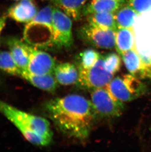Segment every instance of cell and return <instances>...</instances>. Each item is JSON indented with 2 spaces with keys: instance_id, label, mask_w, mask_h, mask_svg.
Segmentation results:
<instances>
[{
  "instance_id": "cell-10",
  "label": "cell",
  "mask_w": 151,
  "mask_h": 152,
  "mask_svg": "<svg viewBox=\"0 0 151 152\" xmlns=\"http://www.w3.org/2000/svg\"><path fill=\"white\" fill-rule=\"evenodd\" d=\"M20 77L36 87L52 93L55 92L59 85L54 74L35 75L24 70H22Z\"/></svg>"
},
{
  "instance_id": "cell-8",
  "label": "cell",
  "mask_w": 151,
  "mask_h": 152,
  "mask_svg": "<svg viewBox=\"0 0 151 152\" xmlns=\"http://www.w3.org/2000/svg\"><path fill=\"white\" fill-rule=\"evenodd\" d=\"M29 54V62L27 71L35 75L53 74L56 61L49 54L25 43Z\"/></svg>"
},
{
  "instance_id": "cell-5",
  "label": "cell",
  "mask_w": 151,
  "mask_h": 152,
  "mask_svg": "<svg viewBox=\"0 0 151 152\" xmlns=\"http://www.w3.org/2000/svg\"><path fill=\"white\" fill-rule=\"evenodd\" d=\"M91 102L97 115L106 117H119L124 109V103L116 99L104 87L94 89L91 92Z\"/></svg>"
},
{
  "instance_id": "cell-17",
  "label": "cell",
  "mask_w": 151,
  "mask_h": 152,
  "mask_svg": "<svg viewBox=\"0 0 151 152\" xmlns=\"http://www.w3.org/2000/svg\"><path fill=\"white\" fill-rule=\"evenodd\" d=\"M120 56L130 74L140 78L142 71V65L136 49L128 50Z\"/></svg>"
},
{
  "instance_id": "cell-25",
  "label": "cell",
  "mask_w": 151,
  "mask_h": 152,
  "mask_svg": "<svg viewBox=\"0 0 151 152\" xmlns=\"http://www.w3.org/2000/svg\"><path fill=\"white\" fill-rule=\"evenodd\" d=\"M115 1H118L119 3H122V4H125L127 1V0H115Z\"/></svg>"
},
{
  "instance_id": "cell-15",
  "label": "cell",
  "mask_w": 151,
  "mask_h": 152,
  "mask_svg": "<svg viewBox=\"0 0 151 152\" xmlns=\"http://www.w3.org/2000/svg\"><path fill=\"white\" fill-rule=\"evenodd\" d=\"M123 4L115 0H91L84 7L83 16L100 12L114 13Z\"/></svg>"
},
{
  "instance_id": "cell-23",
  "label": "cell",
  "mask_w": 151,
  "mask_h": 152,
  "mask_svg": "<svg viewBox=\"0 0 151 152\" xmlns=\"http://www.w3.org/2000/svg\"><path fill=\"white\" fill-rule=\"evenodd\" d=\"M127 3L139 15L151 10V0H127Z\"/></svg>"
},
{
  "instance_id": "cell-16",
  "label": "cell",
  "mask_w": 151,
  "mask_h": 152,
  "mask_svg": "<svg viewBox=\"0 0 151 152\" xmlns=\"http://www.w3.org/2000/svg\"><path fill=\"white\" fill-rule=\"evenodd\" d=\"M117 29L120 28L134 27V20L139 16L127 3L124 4L114 13Z\"/></svg>"
},
{
  "instance_id": "cell-7",
  "label": "cell",
  "mask_w": 151,
  "mask_h": 152,
  "mask_svg": "<svg viewBox=\"0 0 151 152\" xmlns=\"http://www.w3.org/2000/svg\"><path fill=\"white\" fill-rule=\"evenodd\" d=\"M116 31L88 23L81 28L80 34L85 41L93 46L111 49L115 48Z\"/></svg>"
},
{
  "instance_id": "cell-18",
  "label": "cell",
  "mask_w": 151,
  "mask_h": 152,
  "mask_svg": "<svg viewBox=\"0 0 151 152\" xmlns=\"http://www.w3.org/2000/svg\"><path fill=\"white\" fill-rule=\"evenodd\" d=\"M88 23L106 29L116 31L117 26L114 18V13L100 12L86 16Z\"/></svg>"
},
{
  "instance_id": "cell-13",
  "label": "cell",
  "mask_w": 151,
  "mask_h": 152,
  "mask_svg": "<svg viewBox=\"0 0 151 152\" xmlns=\"http://www.w3.org/2000/svg\"><path fill=\"white\" fill-rule=\"evenodd\" d=\"M53 74L58 83L64 86L74 84L78 79V69L74 64L70 63L57 65Z\"/></svg>"
},
{
  "instance_id": "cell-1",
  "label": "cell",
  "mask_w": 151,
  "mask_h": 152,
  "mask_svg": "<svg viewBox=\"0 0 151 152\" xmlns=\"http://www.w3.org/2000/svg\"><path fill=\"white\" fill-rule=\"evenodd\" d=\"M45 108L60 132L80 140L89 137L97 116L91 101L77 94L51 99Z\"/></svg>"
},
{
  "instance_id": "cell-2",
  "label": "cell",
  "mask_w": 151,
  "mask_h": 152,
  "mask_svg": "<svg viewBox=\"0 0 151 152\" xmlns=\"http://www.w3.org/2000/svg\"><path fill=\"white\" fill-rule=\"evenodd\" d=\"M0 112L12 122L27 140L33 145L51 143L53 132L47 119L20 110L0 99Z\"/></svg>"
},
{
  "instance_id": "cell-21",
  "label": "cell",
  "mask_w": 151,
  "mask_h": 152,
  "mask_svg": "<svg viewBox=\"0 0 151 152\" xmlns=\"http://www.w3.org/2000/svg\"><path fill=\"white\" fill-rule=\"evenodd\" d=\"M53 6H47L43 7V9L38 11L37 15L31 21V22L44 25L53 31Z\"/></svg>"
},
{
  "instance_id": "cell-20",
  "label": "cell",
  "mask_w": 151,
  "mask_h": 152,
  "mask_svg": "<svg viewBox=\"0 0 151 152\" xmlns=\"http://www.w3.org/2000/svg\"><path fill=\"white\" fill-rule=\"evenodd\" d=\"M101 55L93 49H88L80 53L78 57V69L91 68L100 58Z\"/></svg>"
},
{
  "instance_id": "cell-4",
  "label": "cell",
  "mask_w": 151,
  "mask_h": 152,
  "mask_svg": "<svg viewBox=\"0 0 151 152\" xmlns=\"http://www.w3.org/2000/svg\"><path fill=\"white\" fill-rule=\"evenodd\" d=\"M78 70L77 84L83 89L90 90L106 87L115 75L107 68L103 55H101L98 60L91 68L78 69Z\"/></svg>"
},
{
  "instance_id": "cell-6",
  "label": "cell",
  "mask_w": 151,
  "mask_h": 152,
  "mask_svg": "<svg viewBox=\"0 0 151 152\" xmlns=\"http://www.w3.org/2000/svg\"><path fill=\"white\" fill-rule=\"evenodd\" d=\"M53 33L52 45L57 48H69L73 43L71 18L59 8L53 10Z\"/></svg>"
},
{
  "instance_id": "cell-19",
  "label": "cell",
  "mask_w": 151,
  "mask_h": 152,
  "mask_svg": "<svg viewBox=\"0 0 151 152\" xmlns=\"http://www.w3.org/2000/svg\"><path fill=\"white\" fill-rule=\"evenodd\" d=\"M0 69L15 76H20L22 72L10 52L4 51H0Z\"/></svg>"
},
{
  "instance_id": "cell-11",
  "label": "cell",
  "mask_w": 151,
  "mask_h": 152,
  "mask_svg": "<svg viewBox=\"0 0 151 152\" xmlns=\"http://www.w3.org/2000/svg\"><path fill=\"white\" fill-rule=\"evenodd\" d=\"M115 48L119 55L130 49H136L134 27L117 29L116 31Z\"/></svg>"
},
{
  "instance_id": "cell-12",
  "label": "cell",
  "mask_w": 151,
  "mask_h": 152,
  "mask_svg": "<svg viewBox=\"0 0 151 152\" xmlns=\"http://www.w3.org/2000/svg\"><path fill=\"white\" fill-rule=\"evenodd\" d=\"M54 7L62 10L70 18L78 21L83 16V12L88 0H48Z\"/></svg>"
},
{
  "instance_id": "cell-9",
  "label": "cell",
  "mask_w": 151,
  "mask_h": 152,
  "mask_svg": "<svg viewBox=\"0 0 151 152\" xmlns=\"http://www.w3.org/2000/svg\"><path fill=\"white\" fill-rule=\"evenodd\" d=\"M38 12L33 0H20L9 8L7 15L15 21L29 23Z\"/></svg>"
},
{
  "instance_id": "cell-24",
  "label": "cell",
  "mask_w": 151,
  "mask_h": 152,
  "mask_svg": "<svg viewBox=\"0 0 151 152\" xmlns=\"http://www.w3.org/2000/svg\"><path fill=\"white\" fill-rule=\"evenodd\" d=\"M7 18V16L6 15H4L0 17V36L6 25Z\"/></svg>"
},
{
  "instance_id": "cell-3",
  "label": "cell",
  "mask_w": 151,
  "mask_h": 152,
  "mask_svg": "<svg viewBox=\"0 0 151 152\" xmlns=\"http://www.w3.org/2000/svg\"><path fill=\"white\" fill-rule=\"evenodd\" d=\"M106 87L116 99L123 103L136 99L146 91L145 85L139 78L131 74L113 78Z\"/></svg>"
},
{
  "instance_id": "cell-14",
  "label": "cell",
  "mask_w": 151,
  "mask_h": 152,
  "mask_svg": "<svg viewBox=\"0 0 151 152\" xmlns=\"http://www.w3.org/2000/svg\"><path fill=\"white\" fill-rule=\"evenodd\" d=\"M7 42L10 53L17 66L22 70H27L29 65V56L25 42L16 38L9 39Z\"/></svg>"
},
{
  "instance_id": "cell-22",
  "label": "cell",
  "mask_w": 151,
  "mask_h": 152,
  "mask_svg": "<svg viewBox=\"0 0 151 152\" xmlns=\"http://www.w3.org/2000/svg\"><path fill=\"white\" fill-rule=\"evenodd\" d=\"M119 55L111 52L103 55L106 66L110 72L114 75L120 70L121 67V58Z\"/></svg>"
}]
</instances>
